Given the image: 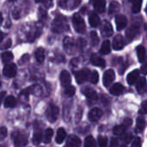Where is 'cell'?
Here are the masks:
<instances>
[{
  "label": "cell",
  "mask_w": 147,
  "mask_h": 147,
  "mask_svg": "<svg viewBox=\"0 0 147 147\" xmlns=\"http://www.w3.org/2000/svg\"><path fill=\"white\" fill-rule=\"evenodd\" d=\"M146 128V121L143 117H139L136 121V132L142 133Z\"/></svg>",
  "instance_id": "24"
},
{
  "label": "cell",
  "mask_w": 147,
  "mask_h": 147,
  "mask_svg": "<svg viewBox=\"0 0 147 147\" xmlns=\"http://www.w3.org/2000/svg\"><path fill=\"white\" fill-rule=\"evenodd\" d=\"M119 9H120V4H119V3L116 2V1H113V2L110 3V5H109V13L110 15H112V14L115 13L116 11H118Z\"/></svg>",
  "instance_id": "33"
},
{
  "label": "cell",
  "mask_w": 147,
  "mask_h": 147,
  "mask_svg": "<svg viewBox=\"0 0 147 147\" xmlns=\"http://www.w3.org/2000/svg\"><path fill=\"white\" fill-rule=\"evenodd\" d=\"M72 24L76 32L79 34H84L86 30V26L84 19L78 14H75L72 17Z\"/></svg>",
  "instance_id": "1"
},
{
  "label": "cell",
  "mask_w": 147,
  "mask_h": 147,
  "mask_svg": "<svg viewBox=\"0 0 147 147\" xmlns=\"http://www.w3.org/2000/svg\"><path fill=\"white\" fill-rule=\"evenodd\" d=\"M12 139L15 146H23L28 144V139L26 135L20 132H14L12 134Z\"/></svg>",
  "instance_id": "3"
},
{
  "label": "cell",
  "mask_w": 147,
  "mask_h": 147,
  "mask_svg": "<svg viewBox=\"0 0 147 147\" xmlns=\"http://www.w3.org/2000/svg\"><path fill=\"white\" fill-rule=\"evenodd\" d=\"M13 16H14L15 19H18V18H19L20 15H19V11H18L17 9H15V10L13 11Z\"/></svg>",
  "instance_id": "47"
},
{
  "label": "cell",
  "mask_w": 147,
  "mask_h": 147,
  "mask_svg": "<svg viewBox=\"0 0 147 147\" xmlns=\"http://www.w3.org/2000/svg\"><path fill=\"white\" fill-rule=\"evenodd\" d=\"M75 92H76V90H75V88H74L73 86H71V85H70V84L67 85V86H65V94L67 96H74Z\"/></svg>",
  "instance_id": "36"
},
{
  "label": "cell",
  "mask_w": 147,
  "mask_h": 147,
  "mask_svg": "<svg viewBox=\"0 0 147 147\" xmlns=\"http://www.w3.org/2000/svg\"><path fill=\"white\" fill-rule=\"evenodd\" d=\"M90 73V71L89 69H82V70L78 71L75 74V78H76L77 83L83 84L84 82L88 80Z\"/></svg>",
  "instance_id": "6"
},
{
  "label": "cell",
  "mask_w": 147,
  "mask_h": 147,
  "mask_svg": "<svg viewBox=\"0 0 147 147\" xmlns=\"http://www.w3.org/2000/svg\"><path fill=\"white\" fill-rule=\"evenodd\" d=\"M143 0H132L133 5H132V10L134 13H139L140 11L141 4Z\"/></svg>",
  "instance_id": "30"
},
{
  "label": "cell",
  "mask_w": 147,
  "mask_h": 147,
  "mask_svg": "<svg viewBox=\"0 0 147 147\" xmlns=\"http://www.w3.org/2000/svg\"><path fill=\"white\" fill-rule=\"evenodd\" d=\"M33 143L34 145H39L41 140H42V131L40 128H37L34 130V134H33Z\"/></svg>",
  "instance_id": "22"
},
{
  "label": "cell",
  "mask_w": 147,
  "mask_h": 147,
  "mask_svg": "<svg viewBox=\"0 0 147 147\" xmlns=\"http://www.w3.org/2000/svg\"><path fill=\"white\" fill-rule=\"evenodd\" d=\"M74 47H75V44H74L73 40L71 39H70L69 37H66L64 40V47L65 48V50L69 53H71L74 50Z\"/></svg>",
  "instance_id": "23"
},
{
  "label": "cell",
  "mask_w": 147,
  "mask_h": 147,
  "mask_svg": "<svg viewBox=\"0 0 147 147\" xmlns=\"http://www.w3.org/2000/svg\"><path fill=\"white\" fill-rule=\"evenodd\" d=\"M90 36H91V44H92V46H96L99 43V37H98L96 32H95V31L91 32Z\"/></svg>",
  "instance_id": "38"
},
{
  "label": "cell",
  "mask_w": 147,
  "mask_h": 147,
  "mask_svg": "<svg viewBox=\"0 0 147 147\" xmlns=\"http://www.w3.org/2000/svg\"><path fill=\"white\" fill-rule=\"evenodd\" d=\"M13 59V54L10 52H5L2 54V60L4 64L9 63Z\"/></svg>",
  "instance_id": "34"
},
{
  "label": "cell",
  "mask_w": 147,
  "mask_h": 147,
  "mask_svg": "<svg viewBox=\"0 0 147 147\" xmlns=\"http://www.w3.org/2000/svg\"><path fill=\"white\" fill-rule=\"evenodd\" d=\"M84 94L86 96L89 102L90 103H95L97 102L98 100V96H97V93L96 92L95 90L91 89V88H86L84 90Z\"/></svg>",
  "instance_id": "8"
},
{
  "label": "cell",
  "mask_w": 147,
  "mask_h": 147,
  "mask_svg": "<svg viewBox=\"0 0 147 147\" xmlns=\"http://www.w3.org/2000/svg\"><path fill=\"white\" fill-rule=\"evenodd\" d=\"M66 137V132L64 128L60 127L58 129L57 131V135H56V138H55V140L58 144H62L65 140Z\"/></svg>",
  "instance_id": "21"
},
{
  "label": "cell",
  "mask_w": 147,
  "mask_h": 147,
  "mask_svg": "<svg viewBox=\"0 0 147 147\" xmlns=\"http://www.w3.org/2000/svg\"><path fill=\"white\" fill-rule=\"evenodd\" d=\"M60 83H61V85L64 87L71 84V76L67 71H62L60 74Z\"/></svg>",
  "instance_id": "15"
},
{
  "label": "cell",
  "mask_w": 147,
  "mask_h": 147,
  "mask_svg": "<svg viewBox=\"0 0 147 147\" xmlns=\"http://www.w3.org/2000/svg\"><path fill=\"white\" fill-rule=\"evenodd\" d=\"M118 145H119V140L117 139H115V138L112 139V140H111V146H117Z\"/></svg>",
  "instance_id": "46"
},
{
  "label": "cell",
  "mask_w": 147,
  "mask_h": 147,
  "mask_svg": "<svg viewBox=\"0 0 147 147\" xmlns=\"http://www.w3.org/2000/svg\"><path fill=\"white\" fill-rule=\"evenodd\" d=\"M9 1H10V2H14V1H16V0H9Z\"/></svg>",
  "instance_id": "52"
},
{
  "label": "cell",
  "mask_w": 147,
  "mask_h": 147,
  "mask_svg": "<svg viewBox=\"0 0 147 147\" xmlns=\"http://www.w3.org/2000/svg\"><path fill=\"white\" fill-rule=\"evenodd\" d=\"M89 22H90V24L91 27L96 28L100 24V18L96 13H92V14H90V16L89 17Z\"/></svg>",
  "instance_id": "25"
},
{
  "label": "cell",
  "mask_w": 147,
  "mask_h": 147,
  "mask_svg": "<svg viewBox=\"0 0 147 147\" xmlns=\"http://www.w3.org/2000/svg\"><path fill=\"white\" fill-rule=\"evenodd\" d=\"M92 2H93V6L97 12H99V13L104 12V10L106 9V1L105 0H92Z\"/></svg>",
  "instance_id": "14"
},
{
  "label": "cell",
  "mask_w": 147,
  "mask_h": 147,
  "mask_svg": "<svg viewBox=\"0 0 147 147\" xmlns=\"http://www.w3.org/2000/svg\"><path fill=\"white\" fill-rule=\"evenodd\" d=\"M2 22H3V16H2V15L0 13V24L2 23Z\"/></svg>",
  "instance_id": "51"
},
{
  "label": "cell",
  "mask_w": 147,
  "mask_h": 147,
  "mask_svg": "<svg viewBox=\"0 0 147 147\" xmlns=\"http://www.w3.org/2000/svg\"><path fill=\"white\" fill-rule=\"evenodd\" d=\"M115 22H116V28L117 30H122L125 28V27L127 24V19L124 15H117L115 17Z\"/></svg>",
  "instance_id": "10"
},
{
  "label": "cell",
  "mask_w": 147,
  "mask_h": 147,
  "mask_svg": "<svg viewBox=\"0 0 147 147\" xmlns=\"http://www.w3.org/2000/svg\"><path fill=\"white\" fill-rule=\"evenodd\" d=\"M7 136V128L5 127H0V141L3 140Z\"/></svg>",
  "instance_id": "41"
},
{
  "label": "cell",
  "mask_w": 147,
  "mask_h": 147,
  "mask_svg": "<svg viewBox=\"0 0 147 147\" xmlns=\"http://www.w3.org/2000/svg\"><path fill=\"white\" fill-rule=\"evenodd\" d=\"M140 33V27L138 25H132L127 31H126V36L128 41H131L134 40Z\"/></svg>",
  "instance_id": "9"
},
{
  "label": "cell",
  "mask_w": 147,
  "mask_h": 147,
  "mask_svg": "<svg viewBox=\"0 0 147 147\" xmlns=\"http://www.w3.org/2000/svg\"><path fill=\"white\" fill-rule=\"evenodd\" d=\"M102 111L100 109L95 108L90 111L88 117H89V120L90 121H96L102 117Z\"/></svg>",
  "instance_id": "11"
},
{
  "label": "cell",
  "mask_w": 147,
  "mask_h": 147,
  "mask_svg": "<svg viewBox=\"0 0 147 147\" xmlns=\"http://www.w3.org/2000/svg\"><path fill=\"white\" fill-rule=\"evenodd\" d=\"M5 91H2V92H0V105H1V103H2V101H3V98L4 97V96H5Z\"/></svg>",
  "instance_id": "48"
},
{
  "label": "cell",
  "mask_w": 147,
  "mask_h": 147,
  "mask_svg": "<svg viewBox=\"0 0 147 147\" xmlns=\"http://www.w3.org/2000/svg\"><path fill=\"white\" fill-rule=\"evenodd\" d=\"M35 59L37 62L42 63L45 60V50L42 47H39L35 51Z\"/></svg>",
  "instance_id": "26"
},
{
  "label": "cell",
  "mask_w": 147,
  "mask_h": 147,
  "mask_svg": "<svg viewBox=\"0 0 147 147\" xmlns=\"http://www.w3.org/2000/svg\"><path fill=\"white\" fill-rule=\"evenodd\" d=\"M88 80H89L91 84H96L98 82V80H99V74H98V72H97L96 71H90Z\"/></svg>",
  "instance_id": "31"
},
{
  "label": "cell",
  "mask_w": 147,
  "mask_h": 147,
  "mask_svg": "<svg viewBox=\"0 0 147 147\" xmlns=\"http://www.w3.org/2000/svg\"><path fill=\"white\" fill-rule=\"evenodd\" d=\"M121 140H122L125 143L128 144V143H130L131 140H133V135H132L130 133H125V132H124V133L121 134Z\"/></svg>",
  "instance_id": "37"
},
{
  "label": "cell",
  "mask_w": 147,
  "mask_h": 147,
  "mask_svg": "<svg viewBox=\"0 0 147 147\" xmlns=\"http://www.w3.org/2000/svg\"><path fill=\"white\" fill-rule=\"evenodd\" d=\"M132 124H133V121H132L130 118H126V119L124 120L123 123H122V125H123L126 128H127V127H131V125H132Z\"/></svg>",
  "instance_id": "43"
},
{
  "label": "cell",
  "mask_w": 147,
  "mask_h": 147,
  "mask_svg": "<svg viewBox=\"0 0 147 147\" xmlns=\"http://www.w3.org/2000/svg\"><path fill=\"white\" fill-rule=\"evenodd\" d=\"M58 116H59V108L55 104L51 103L47 110V120L50 122H55L56 120L58 119Z\"/></svg>",
  "instance_id": "4"
},
{
  "label": "cell",
  "mask_w": 147,
  "mask_h": 147,
  "mask_svg": "<svg viewBox=\"0 0 147 147\" xmlns=\"http://www.w3.org/2000/svg\"><path fill=\"white\" fill-rule=\"evenodd\" d=\"M102 34L104 36V37H109L113 34V28H112V25L108 21H105L102 24Z\"/></svg>",
  "instance_id": "12"
},
{
  "label": "cell",
  "mask_w": 147,
  "mask_h": 147,
  "mask_svg": "<svg viewBox=\"0 0 147 147\" xmlns=\"http://www.w3.org/2000/svg\"><path fill=\"white\" fill-rule=\"evenodd\" d=\"M84 146L87 147H95L96 146V140H94V138L92 136H88L85 138Z\"/></svg>",
  "instance_id": "35"
},
{
  "label": "cell",
  "mask_w": 147,
  "mask_h": 147,
  "mask_svg": "<svg viewBox=\"0 0 147 147\" xmlns=\"http://www.w3.org/2000/svg\"><path fill=\"white\" fill-rule=\"evenodd\" d=\"M140 77V71L138 70H134L133 71H131L128 75H127V83L132 85L134 84L139 78Z\"/></svg>",
  "instance_id": "20"
},
{
  "label": "cell",
  "mask_w": 147,
  "mask_h": 147,
  "mask_svg": "<svg viewBox=\"0 0 147 147\" xmlns=\"http://www.w3.org/2000/svg\"><path fill=\"white\" fill-rule=\"evenodd\" d=\"M53 129L51 128H47L45 133H44V143L46 144H48L51 142V140H52V137H53Z\"/></svg>",
  "instance_id": "32"
},
{
  "label": "cell",
  "mask_w": 147,
  "mask_h": 147,
  "mask_svg": "<svg viewBox=\"0 0 147 147\" xmlns=\"http://www.w3.org/2000/svg\"><path fill=\"white\" fill-rule=\"evenodd\" d=\"M142 70H143V73H144V74H146V65H143Z\"/></svg>",
  "instance_id": "50"
},
{
  "label": "cell",
  "mask_w": 147,
  "mask_h": 147,
  "mask_svg": "<svg viewBox=\"0 0 147 147\" xmlns=\"http://www.w3.org/2000/svg\"><path fill=\"white\" fill-rule=\"evenodd\" d=\"M10 46H11V40L10 39H9V40H7L1 47H0V48L2 49V50H5V49H8V48H9L10 47Z\"/></svg>",
  "instance_id": "42"
},
{
  "label": "cell",
  "mask_w": 147,
  "mask_h": 147,
  "mask_svg": "<svg viewBox=\"0 0 147 147\" xmlns=\"http://www.w3.org/2000/svg\"><path fill=\"white\" fill-rule=\"evenodd\" d=\"M111 51V46L109 40H104L101 47V53L102 54H109Z\"/></svg>",
  "instance_id": "28"
},
{
  "label": "cell",
  "mask_w": 147,
  "mask_h": 147,
  "mask_svg": "<svg viewBox=\"0 0 147 147\" xmlns=\"http://www.w3.org/2000/svg\"><path fill=\"white\" fill-rule=\"evenodd\" d=\"M3 38H4V34L3 32H0V43L2 42V40H3Z\"/></svg>",
  "instance_id": "49"
},
{
  "label": "cell",
  "mask_w": 147,
  "mask_h": 147,
  "mask_svg": "<svg viewBox=\"0 0 147 147\" xmlns=\"http://www.w3.org/2000/svg\"><path fill=\"white\" fill-rule=\"evenodd\" d=\"M140 146H141V140H140V138L137 137V138L134 140V142H133V144H132V146L138 147Z\"/></svg>",
  "instance_id": "44"
},
{
  "label": "cell",
  "mask_w": 147,
  "mask_h": 147,
  "mask_svg": "<svg viewBox=\"0 0 147 147\" xmlns=\"http://www.w3.org/2000/svg\"><path fill=\"white\" fill-rule=\"evenodd\" d=\"M3 104H4L5 108H14L16 106V101L14 96H9L5 98Z\"/></svg>",
  "instance_id": "29"
},
{
  "label": "cell",
  "mask_w": 147,
  "mask_h": 147,
  "mask_svg": "<svg viewBox=\"0 0 147 147\" xmlns=\"http://www.w3.org/2000/svg\"><path fill=\"white\" fill-rule=\"evenodd\" d=\"M16 65L13 63H7L3 68V75L7 78H13L16 74Z\"/></svg>",
  "instance_id": "7"
},
{
  "label": "cell",
  "mask_w": 147,
  "mask_h": 147,
  "mask_svg": "<svg viewBox=\"0 0 147 147\" xmlns=\"http://www.w3.org/2000/svg\"><path fill=\"white\" fill-rule=\"evenodd\" d=\"M125 131H126V127H125L123 125L116 126V127L114 128V134H116V135H121Z\"/></svg>",
  "instance_id": "39"
},
{
  "label": "cell",
  "mask_w": 147,
  "mask_h": 147,
  "mask_svg": "<svg viewBox=\"0 0 147 147\" xmlns=\"http://www.w3.org/2000/svg\"><path fill=\"white\" fill-rule=\"evenodd\" d=\"M125 46L124 39L121 35H116L113 40V48L115 50H121Z\"/></svg>",
  "instance_id": "13"
},
{
  "label": "cell",
  "mask_w": 147,
  "mask_h": 147,
  "mask_svg": "<svg viewBox=\"0 0 147 147\" xmlns=\"http://www.w3.org/2000/svg\"><path fill=\"white\" fill-rule=\"evenodd\" d=\"M137 55L139 58V61L140 63L144 62L146 59V48L142 46H139L137 47Z\"/></svg>",
  "instance_id": "27"
},
{
  "label": "cell",
  "mask_w": 147,
  "mask_h": 147,
  "mask_svg": "<svg viewBox=\"0 0 147 147\" xmlns=\"http://www.w3.org/2000/svg\"><path fill=\"white\" fill-rule=\"evenodd\" d=\"M136 89L140 94H144L146 92V80L145 78H140L138 80L137 84H136Z\"/></svg>",
  "instance_id": "16"
},
{
  "label": "cell",
  "mask_w": 147,
  "mask_h": 147,
  "mask_svg": "<svg viewBox=\"0 0 147 147\" xmlns=\"http://www.w3.org/2000/svg\"><path fill=\"white\" fill-rule=\"evenodd\" d=\"M66 146L70 147L79 146H81V140L78 137L75 135H71L66 141Z\"/></svg>",
  "instance_id": "17"
},
{
  "label": "cell",
  "mask_w": 147,
  "mask_h": 147,
  "mask_svg": "<svg viewBox=\"0 0 147 147\" xmlns=\"http://www.w3.org/2000/svg\"><path fill=\"white\" fill-rule=\"evenodd\" d=\"M68 28V25H67V22L66 19L64 17H57L53 24V29L54 32H62V31H65V29Z\"/></svg>",
  "instance_id": "2"
},
{
  "label": "cell",
  "mask_w": 147,
  "mask_h": 147,
  "mask_svg": "<svg viewBox=\"0 0 147 147\" xmlns=\"http://www.w3.org/2000/svg\"><path fill=\"white\" fill-rule=\"evenodd\" d=\"M98 144L101 147H104L107 146L108 144V140L106 137H103V136H99L98 137Z\"/></svg>",
  "instance_id": "40"
},
{
  "label": "cell",
  "mask_w": 147,
  "mask_h": 147,
  "mask_svg": "<svg viewBox=\"0 0 147 147\" xmlns=\"http://www.w3.org/2000/svg\"><path fill=\"white\" fill-rule=\"evenodd\" d=\"M146 104H147L146 101L143 102V103H142V107H141V109H140V114H143V115H145V114H146L147 113Z\"/></svg>",
  "instance_id": "45"
},
{
  "label": "cell",
  "mask_w": 147,
  "mask_h": 147,
  "mask_svg": "<svg viewBox=\"0 0 147 147\" xmlns=\"http://www.w3.org/2000/svg\"><path fill=\"white\" fill-rule=\"evenodd\" d=\"M90 61L91 63L96 65V66H100V67H104L105 65V60L103 59H102L101 57H99L96 54H92L90 57Z\"/></svg>",
  "instance_id": "18"
},
{
  "label": "cell",
  "mask_w": 147,
  "mask_h": 147,
  "mask_svg": "<svg viewBox=\"0 0 147 147\" xmlns=\"http://www.w3.org/2000/svg\"><path fill=\"white\" fill-rule=\"evenodd\" d=\"M115 78V73L114 71V70H108L104 72L103 74V78H102V82H103V85L105 87H109V85H111V84L113 83V81Z\"/></svg>",
  "instance_id": "5"
},
{
  "label": "cell",
  "mask_w": 147,
  "mask_h": 147,
  "mask_svg": "<svg viewBox=\"0 0 147 147\" xmlns=\"http://www.w3.org/2000/svg\"><path fill=\"white\" fill-rule=\"evenodd\" d=\"M124 91V87L122 84L117 83L115 84L111 88H110V93L114 96H120L123 93Z\"/></svg>",
  "instance_id": "19"
}]
</instances>
